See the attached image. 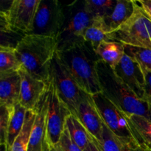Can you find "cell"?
I'll return each instance as SVG.
<instances>
[{
    "label": "cell",
    "instance_id": "603a6c76",
    "mask_svg": "<svg viewBox=\"0 0 151 151\" xmlns=\"http://www.w3.org/2000/svg\"><path fill=\"white\" fill-rule=\"evenodd\" d=\"M35 115L36 114L35 111L29 110L27 111L23 128L13 143L12 151H28L31 131L35 119Z\"/></svg>",
    "mask_w": 151,
    "mask_h": 151
},
{
    "label": "cell",
    "instance_id": "ac0fdd59",
    "mask_svg": "<svg viewBox=\"0 0 151 151\" xmlns=\"http://www.w3.org/2000/svg\"><path fill=\"white\" fill-rule=\"evenodd\" d=\"M125 114L134 139L151 150V120L139 115Z\"/></svg>",
    "mask_w": 151,
    "mask_h": 151
},
{
    "label": "cell",
    "instance_id": "44dd1931",
    "mask_svg": "<svg viewBox=\"0 0 151 151\" xmlns=\"http://www.w3.org/2000/svg\"><path fill=\"white\" fill-rule=\"evenodd\" d=\"M66 128L71 137L83 150L92 140L93 137L88 132L81 121L75 115L70 114L66 119Z\"/></svg>",
    "mask_w": 151,
    "mask_h": 151
},
{
    "label": "cell",
    "instance_id": "7a4b0ae2",
    "mask_svg": "<svg viewBox=\"0 0 151 151\" xmlns=\"http://www.w3.org/2000/svg\"><path fill=\"white\" fill-rule=\"evenodd\" d=\"M58 52L83 91L91 96L102 92L97 71L100 59L88 43Z\"/></svg>",
    "mask_w": 151,
    "mask_h": 151
},
{
    "label": "cell",
    "instance_id": "ffe728a7",
    "mask_svg": "<svg viewBox=\"0 0 151 151\" xmlns=\"http://www.w3.org/2000/svg\"><path fill=\"white\" fill-rule=\"evenodd\" d=\"M84 40L92 47L94 51L103 41H114L105 26L103 18H94L93 19L91 25L84 33Z\"/></svg>",
    "mask_w": 151,
    "mask_h": 151
},
{
    "label": "cell",
    "instance_id": "f1b7e54d",
    "mask_svg": "<svg viewBox=\"0 0 151 151\" xmlns=\"http://www.w3.org/2000/svg\"><path fill=\"white\" fill-rule=\"evenodd\" d=\"M83 151H103L100 143L93 137L92 140L85 147Z\"/></svg>",
    "mask_w": 151,
    "mask_h": 151
},
{
    "label": "cell",
    "instance_id": "7c38bea8",
    "mask_svg": "<svg viewBox=\"0 0 151 151\" xmlns=\"http://www.w3.org/2000/svg\"><path fill=\"white\" fill-rule=\"evenodd\" d=\"M114 71L119 79L142 100L144 94L145 78L141 66L134 58L125 54Z\"/></svg>",
    "mask_w": 151,
    "mask_h": 151
},
{
    "label": "cell",
    "instance_id": "5bb4252c",
    "mask_svg": "<svg viewBox=\"0 0 151 151\" xmlns=\"http://www.w3.org/2000/svg\"><path fill=\"white\" fill-rule=\"evenodd\" d=\"M77 117L88 132L100 143L103 140L104 122L99 113L92 96L86 94L80 103Z\"/></svg>",
    "mask_w": 151,
    "mask_h": 151
},
{
    "label": "cell",
    "instance_id": "83f0119b",
    "mask_svg": "<svg viewBox=\"0 0 151 151\" xmlns=\"http://www.w3.org/2000/svg\"><path fill=\"white\" fill-rule=\"evenodd\" d=\"M145 78L144 94L142 100L151 108V71L143 70Z\"/></svg>",
    "mask_w": 151,
    "mask_h": 151
},
{
    "label": "cell",
    "instance_id": "2e32d148",
    "mask_svg": "<svg viewBox=\"0 0 151 151\" xmlns=\"http://www.w3.org/2000/svg\"><path fill=\"white\" fill-rule=\"evenodd\" d=\"M100 144L103 151H151L137 142L117 137L111 132L105 124L103 126V140Z\"/></svg>",
    "mask_w": 151,
    "mask_h": 151
},
{
    "label": "cell",
    "instance_id": "d4e9b609",
    "mask_svg": "<svg viewBox=\"0 0 151 151\" xmlns=\"http://www.w3.org/2000/svg\"><path fill=\"white\" fill-rule=\"evenodd\" d=\"M125 54L134 58L143 70L151 71V49L125 45Z\"/></svg>",
    "mask_w": 151,
    "mask_h": 151
},
{
    "label": "cell",
    "instance_id": "4fadbf2b",
    "mask_svg": "<svg viewBox=\"0 0 151 151\" xmlns=\"http://www.w3.org/2000/svg\"><path fill=\"white\" fill-rule=\"evenodd\" d=\"M19 72L21 76L19 104L27 111H35L43 96L48 91L50 83L34 78L23 68Z\"/></svg>",
    "mask_w": 151,
    "mask_h": 151
},
{
    "label": "cell",
    "instance_id": "5b68a950",
    "mask_svg": "<svg viewBox=\"0 0 151 151\" xmlns=\"http://www.w3.org/2000/svg\"><path fill=\"white\" fill-rule=\"evenodd\" d=\"M134 4L131 17L111 35L114 41L125 45L151 49V19L139 1L134 0Z\"/></svg>",
    "mask_w": 151,
    "mask_h": 151
},
{
    "label": "cell",
    "instance_id": "ba28073f",
    "mask_svg": "<svg viewBox=\"0 0 151 151\" xmlns=\"http://www.w3.org/2000/svg\"><path fill=\"white\" fill-rule=\"evenodd\" d=\"M65 20L63 6L57 0H41L32 32L28 35H38L57 38Z\"/></svg>",
    "mask_w": 151,
    "mask_h": 151
},
{
    "label": "cell",
    "instance_id": "9a60e30c",
    "mask_svg": "<svg viewBox=\"0 0 151 151\" xmlns=\"http://www.w3.org/2000/svg\"><path fill=\"white\" fill-rule=\"evenodd\" d=\"M21 76L19 72H0V106L14 109L19 103Z\"/></svg>",
    "mask_w": 151,
    "mask_h": 151
},
{
    "label": "cell",
    "instance_id": "9c48e42d",
    "mask_svg": "<svg viewBox=\"0 0 151 151\" xmlns=\"http://www.w3.org/2000/svg\"><path fill=\"white\" fill-rule=\"evenodd\" d=\"M92 97L103 122L111 132L121 139L136 141L125 112L115 106L102 92L94 94Z\"/></svg>",
    "mask_w": 151,
    "mask_h": 151
},
{
    "label": "cell",
    "instance_id": "f546056e",
    "mask_svg": "<svg viewBox=\"0 0 151 151\" xmlns=\"http://www.w3.org/2000/svg\"><path fill=\"white\" fill-rule=\"evenodd\" d=\"M139 2L151 19V0H141L139 1Z\"/></svg>",
    "mask_w": 151,
    "mask_h": 151
},
{
    "label": "cell",
    "instance_id": "52a82bcc",
    "mask_svg": "<svg viewBox=\"0 0 151 151\" xmlns=\"http://www.w3.org/2000/svg\"><path fill=\"white\" fill-rule=\"evenodd\" d=\"M50 82L52 83L60 98L76 116L78 106L87 93L80 88L58 51L51 63Z\"/></svg>",
    "mask_w": 151,
    "mask_h": 151
},
{
    "label": "cell",
    "instance_id": "4dcf8cb0",
    "mask_svg": "<svg viewBox=\"0 0 151 151\" xmlns=\"http://www.w3.org/2000/svg\"><path fill=\"white\" fill-rule=\"evenodd\" d=\"M50 151H63V150H62L61 147H60V146L59 145V144H57L55 146H53Z\"/></svg>",
    "mask_w": 151,
    "mask_h": 151
},
{
    "label": "cell",
    "instance_id": "e0dca14e",
    "mask_svg": "<svg viewBox=\"0 0 151 151\" xmlns=\"http://www.w3.org/2000/svg\"><path fill=\"white\" fill-rule=\"evenodd\" d=\"M134 0H116V5L111 13L103 18L105 26L109 33L114 32L133 14Z\"/></svg>",
    "mask_w": 151,
    "mask_h": 151
},
{
    "label": "cell",
    "instance_id": "6da1fadb",
    "mask_svg": "<svg viewBox=\"0 0 151 151\" xmlns=\"http://www.w3.org/2000/svg\"><path fill=\"white\" fill-rule=\"evenodd\" d=\"M22 68L29 75L50 83V67L58 51L57 38L38 35H25L16 47Z\"/></svg>",
    "mask_w": 151,
    "mask_h": 151
},
{
    "label": "cell",
    "instance_id": "277c9868",
    "mask_svg": "<svg viewBox=\"0 0 151 151\" xmlns=\"http://www.w3.org/2000/svg\"><path fill=\"white\" fill-rule=\"evenodd\" d=\"M63 8L64 23L57 38L58 52L86 43L84 33L94 19L86 10L84 1H75Z\"/></svg>",
    "mask_w": 151,
    "mask_h": 151
},
{
    "label": "cell",
    "instance_id": "30bf717a",
    "mask_svg": "<svg viewBox=\"0 0 151 151\" xmlns=\"http://www.w3.org/2000/svg\"><path fill=\"white\" fill-rule=\"evenodd\" d=\"M72 114L67 105L59 96L52 83L50 82V101L47 113V132L51 147L58 144L66 127V119Z\"/></svg>",
    "mask_w": 151,
    "mask_h": 151
},
{
    "label": "cell",
    "instance_id": "cb8c5ba5",
    "mask_svg": "<svg viewBox=\"0 0 151 151\" xmlns=\"http://www.w3.org/2000/svg\"><path fill=\"white\" fill-rule=\"evenodd\" d=\"M116 0H84L86 10L94 18H104L110 14Z\"/></svg>",
    "mask_w": 151,
    "mask_h": 151
},
{
    "label": "cell",
    "instance_id": "d6986e66",
    "mask_svg": "<svg viewBox=\"0 0 151 151\" xmlns=\"http://www.w3.org/2000/svg\"><path fill=\"white\" fill-rule=\"evenodd\" d=\"M95 52L100 60L114 69L125 54V44L116 41H103Z\"/></svg>",
    "mask_w": 151,
    "mask_h": 151
},
{
    "label": "cell",
    "instance_id": "484cf974",
    "mask_svg": "<svg viewBox=\"0 0 151 151\" xmlns=\"http://www.w3.org/2000/svg\"><path fill=\"white\" fill-rule=\"evenodd\" d=\"M1 109V118H0V137H1V145L5 144L6 137H7V128L10 123V118L14 109H7L6 107L0 106Z\"/></svg>",
    "mask_w": 151,
    "mask_h": 151
},
{
    "label": "cell",
    "instance_id": "7402d4cb",
    "mask_svg": "<svg viewBox=\"0 0 151 151\" xmlns=\"http://www.w3.org/2000/svg\"><path fill=\"white\" fill-rule=\"evenodd\" d=\"M22 69L16 52V47L1 44L0 47V72H19Z\"/></svg>",
    "mask_w": 151,
    "mask_h": 151
},
{
    "label": "cell",
    "instance_id": "4316f807",
    "mask_svg": "<svg viewBox=\"0 0 151 151\" xmlns=\"http://www.w3.org/2000/svg\"><path fill=\"white\" fill-rule=\"evenodd\" d=\"M58 144L63 151H83L74 142L66 127Z\"/></svg>",
    "mask_w": 151,
    "mask_h": 151
},
{
    "label": "cell",
    "instance_id": "8992f818",
    "mask_svg": "<svg viewBox=\"0 0 151 151\" xmlns=\"http://www.w3.org/2000/svg\"><path fill=\"white\" fill-rule=\"evenodd\" d=\"M40 2L41 0H13L0 13L1 32L24 35L30 33Z\"/></svg>",
    "mask_w": 151,
    "mask_h": 151
},
{
    "label": "cell",
    "instance_id": "3957f363",
    "mask_svg": "<svg viewBox=\"0 0 151 151\" xmlns=\"http://www.w3.org/2000/svg\"><path fill=\"white\" fill-rule=\"evenodd\" d=\"M97 71L102 93L108 99L125 114L142 116L151 120V108L119 79L114 69L100 60Z\"/></svg>",
    "mask_w": 151,
    "mask_h": 151
},
{
    "label": "cell",
    "instance_id": "8fae6325",
    "mask_svg": "<svg viewBox=\"0 0 151 151\" xmlns=\"http://www.w3.org/2000/svg\"><path fill=\"white\" fill-rule=\"evenodd\" d=\"M50 101V88L35 109V119L31 131L28 151H50L52 149L47 132V113Z\"/></svg>",
    "mask_w": 151,
    "mask_h": 151
}]
</instances>
